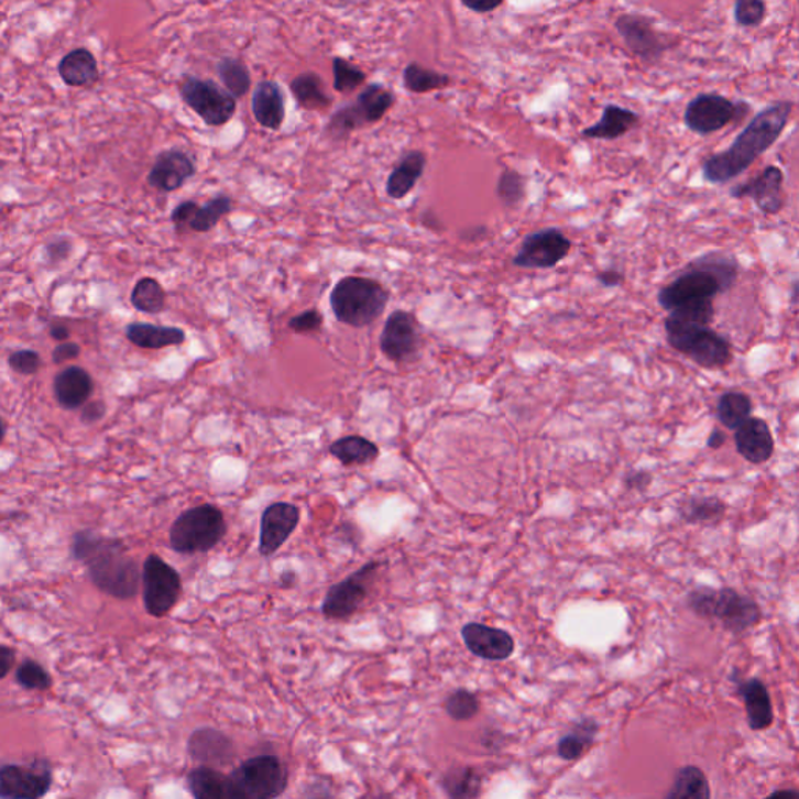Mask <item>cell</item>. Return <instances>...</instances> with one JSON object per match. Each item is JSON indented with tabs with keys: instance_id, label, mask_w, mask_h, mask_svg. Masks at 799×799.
I'll return each instance as SVG.
<instances>
[{
	"instance_id": "cell-37",
	"label": "cell",
	"mask_w": 799,
	"mask_h": 799,
	"mask_svg": "<svg viewBox=\"0 0 799 799\" xmlns=\"http://www.w3.org/2000/svg\"><path fill=\"white\" fill-rule=\"evenodd\" d=\"M596 731H599V724H596L595 720H582L559 741V757L569 762L580 759L582 754L588 752L590 745H592Z\"/></svg>"
},
{
	"instance_id": "cell-29",
	"label": "cell",
	"mask_w": 799,
	"mask_h": 799,
	"mask_svg": "<svg viewBox=\"0 0 799 799\" xmlns=\"http://www.w3.org/2000/svg\"><path fill=\"white\" fill-rule=\"evenodd\" d=\"M125 336L140 349L160 350L166 347L182 346L186 341L185 331L175 327H162L152 324L127 325Z\"/></svg>"
},
{
	"instance_id": "cell-42",
	"label": "cell",
	"mask_w": 799,
	"mask_h": 799,
	"mask_svg": "<svg viewBox=\"0 0 799 799\" xmlns=\"http://www.w3.org/2000/svg\"><path fill=\"white\" fill-rule=\"evenodd\" d=\"M496 196L506 208L521 207L526 199V178L517 171L506 169L500 175L496 183Z\"/></svg>"
},
{
	"instance_id": "cell-43",
	"label": "cell",
	"mask_w": 799,
	"mask_h": 799,
	"mask_svg": "<svg viewBox=\"0 0 799 799\" xmlns=\"http://www.w3.org/2000/svg\"><path fill=\"white\" fill-rule=\"evenodd\" d=\"M444 786L448 797L451 798H473L480 795V776L472 768H459L448 773Z\"/></svg>"
},
{
	"instance_id": "cell-13",
	"label": "cell",
	"mask_w": 799,
	"mask_h": 799,
	"mask_svg": "<svg viewBox=\"0 0 799 799\" xmlns=\"http://www.w3.org/2000/svg\"><path fill=\"white\" fill-rule=\"evenodd\" d=\"M54 782L47 760L30 764H3L0 768V798L39 799L46 797Z\"/></svg>"
},
{
	"instance_id": "cell-5",
	"label": "cell",
	"mask_w": 799,
	"mask_h": 799,
	"mask_svg": "<svg viewBox=\"0 0 799 799\" xmlns=\"http://www.w3.org/2000/svg\"><path fill=\"white\" fill-rule=\"evenodd\" d=\"M286 765L275 754H260L241 762L227 776V799H274L287 789Z\"/></svg>"
},
{
	"instance_id": "cell-23",
	"label": "cell",
	"mask_w": 799,
	"mask_h": 799,
	"mask_svg": "<svg viewBox=\"0 0 799 799\" xmlns=\"http://www.w3.org/2000/svg\"><path fill=\"white\" fill-rule=\"evenodd\" d=\"M734 440L741 457L753 464L767 462L775 451V439L770 427L759 417H749L745 424L735 429Z\"/></svg>"
},
{
	"instance_id": "cell-11",
	"label": "cell",
	"mask_w": 799,
	"mask_h": 799,
	"mask_svg": "<svg viewBox=\"0 0 799 799\" xmlns=\"http://www.w3.org/2000/svg\"><path fill=\"white\" fill-rule=\"evenodd\" d=\"M180 96L183 102L210 127L226 125L237 113V97L212 80L186 76L180 85Z\"/></svg>"
},
{
	"instance_id": "cell-56",
	"label": "cell",
	"mask_w": 799,
	"mask_h": 799,
	"mask_svg": "<svg viewBox=\"0 0 799 799\" xmlns=\"http://www.w3.org/2000/svg\"><path fill=\"white\" fill-rule=\"evenodd\" d=\"M51 333L52 339H55V341L63 342L66 341L67 338H69V328L66 327V325L63 324H52L51 325Z\"/></svg>"
},
{
	"instance_id": "cell-8",
	"label": "cell",
	"mask_w": 799,
	"mask_h": 799,
	"mask_svg": "<svg viewBox=\"0 0 799 799\" xmlns=\"http://www.w3.org/2000/svg\"><path fill=\"white\" fill-rule=\"evenodd\" d=\"M690 606L698 615L720 620L733 633L748 630L760 619L757 604L731 589L697 590L690 595Z\"/></svg>"
},
{
	"instance_id": "cell-28",
	"label": "cell",
	"mask_w": 799,
	"mask_h": 799,
	"mask_svg": "<svg viewBox=\"0 0 799 799\" xmlns=\"http://www.w3.org/2000/svg\"><path fill=\"white\" fill-rule=\"evenodd\" d=\"M58 74L73 88L95 85L100 77L97 59L86 47H77L66 54L59 62Z\"/></svg>"
},
{
	"instance_id": "cell-39",
	"label": "cell",
	"mask_w": 799,
	"mask_h": 799,
	"mask_svg": "<svg viewBox=\"0 0 799 799\" xmlns=\"http://www.w3.org/2000/svg\"><path fill=\"white\" fill-rule=\"evenodd\" d=\"M711 797L709 782L704 773L697 767H685L676 775L674 789L668 791L667 798L675 799H705Z\"/></svg>"
},
{
	"instance_id": "cell-40",
	"label": "cell",
	"mask_w": 799,
	"mask_h": 799,
	"mask_svg": "<svg viewBox=\"0 0 799 799\" xmlns=\"http://www.w3.org/2000/svg\"><path fill=\"white\" fill-rule=\"evenodd\" d=\"M218 74L222 84L226 85L227 91L231 96L244 97L250 91L252 78L248 66L237 58H222L218 63Z\"/></svg>"
},
{
	"instance_id": "cell-32",
	"label": "cell",
	"mask_w": 799,
	"mask_h": 799,
	"mask_svg": "<svg viewBox=\"0 0 799 799\" xmlns=\"http://www.w3.org/2000/svg\"><path fill=\"white\" fill-rule=\"evenodd\" d=\"M189 793L196 799H227V776L216 767L200 765L186 776Z\"/></svg>"
},
{
	"instance_id": "cell-47",
	"label": "cell",
	"mask_w": 799,
	"mask_h": 799,
	"mask_svg": "<svg viewBox=\"0 0 799 799\" xmlns=\"http://www.w3.org/2000/svg\"><path fill=\"white\" fill-rule=\"evenodd\" d=\"M767 14L765 0H735L734 20L741 28H759Z\"/></svg>"
},
{
	"instance_id": "cell-30",
	"label": "cell",
	"mask_w": 799,
	"mask_h": 799,
	"mask_svg": "<svg viewBox=\"0 0 799 799\" xmlns=\"http://www.w3.org/2000/svg\"><path fill=\"white\" fill-rule=\"evenodd\" d=\"M741 693L748 712L749 727L754 731L765 730L773 722V708L767 687L759 679H749L741 686Z\"/></svg>"
},
{
	"instance_id": "cell-46",
	"label": "cell",
	"mask_w": 799,
	"mask_h": 799,
	"mask_svg": "<svg viewBox=\"0 0 799 799\" xmlns=\"http://www.w3.org/2000/svg\"><path fill=\"white\" fill-rule=\"evenodd\" d=\"M446 712L450 719L457 720V722H466V720L478 715L480 701L469 690L459 689L447 698Z\"/></svg>"
},
{
	"instance_id": "cell-10",
	"label": "cell",
	"mask_w": 799,
	"mask_h": 799,
	"mask_svg": "<svg viewBox=\"0 0 799 799\" xmlns=\"http://www.w3.org/2000/svg\"><path fill=\"white\" fill-rule=\"evenodd\" d=\"M182 577L162 556L149 555L143 566V601L145 612L163 619L178 603L182 595Z\"/></svg>"
},
{
	"instance_id": "cell-2",
	"label": "cell",
	"mask_w": 799,
	"mask_h": 799,
	"mask_svg": "<svg viewBox=\"0 0 799 799\" xmlns=\"http://www.w3.org/2000/svg\"><path fill=\"white\" fill-rule=\"evenodd\" d=\"M791 110L793 103L790 100H779L754 116L726 151L714 153L705 160L701 167L704 180L711 185H723L749 169L779 140L789 124Z\"/></svg>"
},
{
	"instance_id": "cell-51",
	"label": "cell",
	"mask_w": 799,
	"mask_h": 799,
	"mask_svg": "<svg viewBox=\"0 0 799 799\" xmlns=\"http://www.w3.org/2000/svg\"><path fill=\"white\" fill-rule=\"evenodd\" d=\"M80 354V346L76 342L59 343L55 347L54 353H52V360L55 364H63V362L77 360Z\"/></svg>"
},
{
	"instance_id": "cell-20",
	"label": "cell",
	"mask_w": 799,
	"mask_h": 799,
	"mask_svg": "<svg viewBox=\"0 0 799 799\" xmlns=\"http://www.w3.org/2000/svg\"><path fill=\"white\" fill-rule=\"evenodd\" d=\"M188 754L190 759L210 767H226L237 757L234 743L229 735L215 727H199L189 735Z\"/></svg>"
},
{
	"instance_id": "cell-50",
	"label": "cell",
	"mask_w": 799,
	"mask_h": 799,
	"mask_svg": "<svg viewBox=\"0 0 799 799\" xmlns=\"http://www.w3.org/2000/svg\"><path fill=\"white\" fill-rule=\"evenodd\" d=\"M324 317L317 309H308V311L302 313V315L294 316L289 320L287 327L295 333H313V331L320 330L322 327Z\"/></svg>"
},
{
	"instance_id": "cell-57",
	"label": "cell",
	"mask_w": 799,
	"mask_h": 799,
	"mask_svg": "<svg viewBox=\"0 0 799 799\" xmlns=\"http://www.w3.org/2000/svg\"><path fill=\"white\" fill-rule=\"evenodd\" d=\"M724 442H726V436H724V433L720 431V429H714V431L711 433V436H709L708 447L712 448V450H716V448L723 447Z\"/></svg>"
},
{
	"instance_id": "cell-27",
	"label": "cell",
	"mask_w": 799,
	"mask_h": 799,
	"mask_svg": "<svg viewBox=\"0 0 799 799\" xmlns=\"http://www.w3.org/2000/svg\"><path fill=\"white\" fill-rule=\"evenodd\" d=\"M641 118L636 111L619 106L604 107L603 114L596 124L582 130V136L589 140L614 141L625 136L631 130L636 129Z\"/></svg>"
},
{
	"instance_id": "cell-36",
	"label": "cell",
	"mask_w": 799,
	"mask_h": 799,
	"mask_svg": "<svg viewBox=\"0 0 799 799\" xmlns=\"http://www.w3.org/2000/svg\"><path fill=\"white\" fill-rule=\"evenodd\" d=\"M451 84L448 74L438 73L435 69L420 66L419 63H409L403 70V85L414 95H427V92L439 91Z\"/></svg>"
},
{
	"instance_id": "cell-58",
	"label": "cell",
	"mask_w": 799,
	"mask_h": 799,
	"mask_svg": "<svg viewBox=\"0 0 799 799\" xmlns=\"http://www.w3.org/2000/svg\"><path fill=\"white\" fill-rule=\"evenodd\" d=\"M280 585L285 589L294 588L295 582H297V574H295V571H283L282 574H280Z\"/></svg>"
},
{
	"instance_id": "cell-3",
	"label": "cell",
	"mask_w": 799,
	"mask_h": 799,
	"mask_svg": "<svg viewBox=\"0 0 799 799\" xmlns=\"http://www.w3.org/2000/svg\"><path fill=\"white\" fill-rule=\"evenodd\" d=\"M738 264L735 258L723 253H709L697 258L682 274L657 294L660 308L666 311L697 300H714L737 282Z\"/></svg>"
},
{
	"instance_id": "cell-31",
	"label": "cell",
	"mask_w": 799,
	"mask_h": 799,
	"mask_svg": "<svg viewBox=\"0 0 799 799\" xmlns=\"http://www.w3.org/2000/svg\"><path fill=\"white\" fill-rule=\"evenodd\" d=\"M330 453L342 466H365L380 457V448L372 440L353 435L335 440L330 446Z\"/></svg>"
},
{
	"instance_id": "cell-52",
	"label": "cell",
	"mask_w": 799,
	"mask_h": 799,
	"mask_svg": "<svg viewBox=\"0 0 799 799\" xmlns=\"http://www.w3.org/2000/svg\"><path fill=\"white\" fill-rule=\"evenodd\" d=\"M461 2L466 9L473 11V13L485 14L500 9L505 0H461Z\"/></svg>"
},
{
	"instance_id": "cell-12",
	"label": "cell",
	"mask_w": 799,
	"mask_h": 799,
	"mask_svg": "<svg viewBox=\"0 0 799 799\" xmlns=\"http://www.w3.org/2000/svg\"><path fill=\"white\" fill-rule=\"evenodd\" d=\"M379 562H369L360 570L354 571L346 580L331 585L325 595L322 614L328 620H346L352 617L360 610L369 595L371 582L379 570Z\"/></svg>"
},
{
	"instance_id": "cell-49",
	"label": "cell",
	"mask_w": 799,
	"mask_h": 799,
	"mask_svg": "<svg viewBox=\"0 0 799 799\" xmlns=\"http://www.w3.org/2000/svg\"><path fill=\"white\" fill-rule=\"evenodd\" d=\"M723 510L722 503L708 499L690 503L689 507L685 511V515L690 522L712 521V518L722 515Z\"/></svg>"
},
{
	"instance_id": "cell-1",
	"label": "cell",
	"mask_w": 799,
	"mask_h": 799,
	"mask_svg": "<svg viewBox=\"0 0 799 799\" xmlns=\"http://www.w3.org/2000/svg\"><path fill=\"white\" fill-rule=\"evenodd\" d=\"M70 556L85 563L89 581L108 596L132 600L143 588V570L127 552L124 540L81 529L70 540Z\"/></svg>"
},
{
	"instance_id": "cell-9",
	"label": "cell",
	"mask_w": 799,
	"mask_h": 799,
	"mask_svg": "<svg viewBox=\"0 0 799 799\" xmlns=\"http://www.w3.org/2000/svg\"><path fill=\"white\" fill-rule=\"evenodd\" d=\"M752 111L745 100L734 102L730 97L704 92L687 103L685 124L690 132L708 136L720 132L724 127L741 122Z\"/></svg>"
},
{
	"instance_id": "cell-54",
	"label": "cell",
	"mask_w": 799,
	"mask_h": 799,
	"mask_svg": "<svg viewBox=\"0 0 799 799\" xmlns=\"http://www.w3.org/2000/svg\"><path fill=\"white\" fill-rule=\"evenodd\" d=\"M596 280H599L601 286L617 287L622 285L625 276H623L622 272L615 271V269H604L603 272L596 275Z\"/></svg>"
},
{
	"instance_id": "cell-55",
	"label": "cell",
	"mask_w": 799,
	"mask_h": 799,
	"mask_svg": "<svg viewBox=\"0 0 799 799\" xmlns=\"http://www.w3.org/2000/svg\"><path fill=\"white\" fill-rule=\"evenodd\" d=\"M103 416H106V405L103 403H89L81 413V420L85 424H95V422L102 419Z\"/></svg>"
},
{
	"instance_id": "cell-48",
	"label": "cell",
	"mask_w": 799,
	"mask_h": 799,
	"mask_svg": "<svg viewBox=\"0 0 799 799\" xmlns=\"http://www.w3.org/2000/svg\"><path fill=\"white\" fill-rule=\"evenodd\" d=\"M10 368L20 375H35L40 371L41 357L35 350H18L11 353L9 358Z\"/></svg>"
},
{
	"instance_id": "cell-33",
	"label": "cell",
	"mask_w": 799,
	"mask_h": 799,
	"mask_svg": "<svg viewBox=\"0 0 799 799\" xmlns=\"http://www.w3.org/2000/svg\"><path fill=\"white\" fill-rule=\"evenodd\" d=\"M291 91L298 106L305 110H327L333 99L325 92L322 78L316 73L300 74L291 84Z\"/></svg>"
},
{
	"instance_id": "cell-25",
	"label": "cell",
	"mask_w": 799,
	"mask_h": 799,
	"mask_svg": "<svg viewBox=\"0 0 799 799\" xmlns=\"http://www.w3.org/2000/svg\"><path fill=\"white\" fill-rule=\"evenodd\" d=\"M252 111L258 124L264 129L280 130L286 116L282 86L272 80L260 81L253 91Z\"/></svg>"
},
{
	"instance_id": "cell-53",
	"label": "cell",
	"mask_w": 799,
	"mask_h": 799,
	"mask_svg": "<svg viewBox=\"0 0 799 799\" xmlns=\"http://www.w3.org/2000/svg\"><path fill=\"white\" fill-rule=\"evenodd\" d=\"M14 657H17V653L13 648L7 647V645L0 647V678L6 679L10 675Z\"/></svg>"
},
{
	"instance_id": "cell-24",
	"label": "cell",
	"mask_w": 799,
	"mask_h": 799,
	"mask_svg": "<svg viewBox=\"0 0 799 799\" xmlns=\"http://www.w3.org/2000/svg\"><path fill=\"white\" fill-rule=\"evenodd\" d=\"M95 392L91 375L78 365L63 369L54 380V395L63 409L74 411L85 406Z\"/></svg>"
},
{
	"instance_id": "cell-17",
	"label": "cell",
	"mask_w": 799,
	"mask_h": 799,
	"mask_svg": "<svg viewBox=\"0 0 799 799\" xmlns=\"http://www.w3.org/2000/svg\"><path fill=\"white\" fill-rule=\"evenodd\" d=\"M300 524V510L293 503L276 502L269 505L261 514L260 544L261 556L275 555L293 536Z\"/></svg>"
},
{
	"instance_id": "cell-19",
	"label": "cell",
	"mask_w": 799,
	"mask_h": 799,
	"mask_svg": "<svg viewBox=\"0 0 799 799\" xmlns=\"http://www.w3.org/2000/svg\"><path fill=\"white\" fill-rule=\"evenodd\" d=\"M461 636L467 649L485 660L510 659L515 649V642L510 633L483 623H467L461 630Z\"/></svg>"
},
{
	"instance_id": "cell-41",
	"label": "cell",
	"mask_w": 799,
	"mask_h": 799,
	"mask_svg": "<svg viewBox=\"0 0 799 799\" xmlns=\"http://www.w3.org/2000/svg\"><path fill=\"white\" fill-rule=\"evenodd\" d=\"M668 313H670L666 319L668 322L709 327L715 317L714 300L690 302Z\"/></svg>"
},
{
	"instance_id": "cell-22",
	"label": "cell",
	"mask_w": 799,
	"mask_h": 799,
	"mask_svg": "<svg viewBox=\"0 0 799 799\" xmlns=\"http://www.w3.org/2000/svg\"><path fill=\"white\" fill-rule=\"evenodd\" d=\"M197 167L188 153L171 149L162 152L153 163L147 175L149 185L162 193L180 189L190 177L196 175Z\"/></svg>"
},
{
	"instance_id": "cell-4",
	"label": "cell",
	"mask_w": 799,
	"mask_h": 799,
	"mask_svg": "<svg viewBox=\"0 0 799 799\" xmlns=\"http://www.w3.org/2000/svg\"><path fill=\"white\" fill-rule=\"evenodd\" d=\"M390 298V291L376 280L346 276L331 291L330 305L338 322L362 328L380 319Z\"/></svg>"
},
{
	"instance_id": "cell-26",
	"label": "cell",
	"mask_w": 799,
	"mask_h": 799,
	"mask_svg": "<svg viewBox=\"0 0 799 799\" xmlns=\"http://www.w3.org/2000/svg\"><path fill=\"white\" fill-rule=\"evenodd\" d=\"M425 167H427V155L424 152L411 151L406 153L387 177V196L394 200H402L409 196L411 190L416 188L417 182L424 175Z\"/></svg>"
},
{
	"instance_id": "cell-6",
	"label": "cell",
	"mask_w": 799,
	"mask_h": 799,
	"mask_svg": "<svg viewBox=\"0 0 799 799\" xmlns=\"http://www.w3.org/2000/svg\"><path fill=\"white\" fill-rule=\"evenodd\" d=\"M227 534L222 511L215 505L190 507L175 518L171 526L169 544L178 555H205L218 547Z\"/></svg>"
},
{
	"instance_id": "cell-59",
	"label": "cell",
	"mask_w": 799,
	"mask_h": 799,
	"mask_svg": "<svg viewBox=\"0 0 799 799\" xmlns=\"http://www.w3.org/2000/svg\"><path fill=\"white\" fill-rule=\"evenodd\" d=\"M791 795H795V797H799V791H776V793H773L771 797H791Z\"/></svg>"
},
{
	"instance_id": "cell-45",
	"label": "cell",
	"mask_w": 799,
	"mask_h": 799,
	"mask_svg": "<svg viewBox=\"0 0 799 799\" xmlns=\"http://www.w3.org/2000/svg\"><path fill=\"white\" fill-rule=\"evenodd\" d=\"M333 88L338 92H352L368 80L364 70L339 57L333 58Z\"/></svg>"
},
{
	"instance_id": "cell-18",
	"label": "cell",
	"mask_w": 799,
	"mask_h": 799,
	"mask_svg": "<svg viewBox=\"0 0 799 799\" xmlns=\"http://www.w3.org/2000/svg\"><path fill=\"white\" fill-rule=\"evenodd\" d=\"M731 197H734V199H753L756 207L764 215H778L786 205L784 172L778 166H767L752 180L735 185L731 189Z\"/></svg>"
},
{
	"instance_id": "cell-34",
	"label": "cell",
	"mask_w": 799,
	"mask_h": 799,
	"mask_svg": "<svg viewBox=\"0 0 799 799\" xmlns=\"http://www.w3.org/2000/svg\"><path fill=\"white\" fill-rule=\"evenodd\" d=\"M395 96L390 89L379 84L365 86L360 96H358L357 106L365 125L376 124L386 116L387 111L394 107Z\"/></svg>"
},
{
	"instance_id": "cell-35",
	"label": "cell",
	"mask_w": 799,
	"mask_h": 799,
	"mask_svg": "<svg viewBox=\"0 0 799 799\" xmlns=\"http://www.w3.org/2000/svg\"><path fill=\"white\" fill-rule=\"evenodd\" d=\"M753 402L748 395L738 391H727L719 398L716 417L727 429H737L752 417Z\"/></svg>"
},
{
	"instance_id": "cell-21",
	"label": "cell",
	"mask_w": 799,
	"mask_h": 799,
	"mask_svg": "<svg viewBox=\"0 0 799 799\" xmlns=\"http://www.w3.org/2000/svg\"><path fill=\"white\" fill-rule=\"evenodd\" d=\"M231 211V199L227 196H218L200 207L197 201H182L172 211V222L178 231L193 230L196 233H207L218 226L219 220Z\"/></svg>"
},
{
	"instance_id": "cell-38",
	"label": "cell",
	"mask_w": 799,
	"mask_h": 799,
	"mask_svg": "<svg viewBox=\"0 0 799 799\" xmlns=\"http://www.w3.org/2000/svg\"><path fill=\"white\" fill-rule=\"evenodd\" d=\"M130 300L134 309L145 313V315H158L166 308V293L163 286L151 276L141 278L134 285Z\"/></svg>"
},
{
	"instance_id": "cell-14",
	"label": "cell",
	"mask_w": 799,
	"mask_h": 799,
	"mask_svg": "<svg viewBox=\"0 0 799 799\" xmlns=\"http://www.w3.org/2000/svg\"><path fill=\"white\" fill-rule=\"evenodd\" d=\"M573 248L569 238L559 229H544L529 233L522 241L513 258L515 267L551 269L562 263Z\"/></svg>"
},
{
	"instance_id": "cell-7",
	"label": "cell",
	"mask_w": 799,
	"mask_h": 799,
	"mask_svg": "<svg viewBox=\"0 0 799 799\" xmlns=\"http://www.w3.org/2000/svg\"><path fill=\"white\" fill-rule=\"evenodd\" d=\"M667 341L676 352L686 354L700 368L715 371L724 369L733 361V349L724 336L709 327L664 322Z\"/></svg>"
},
{
	"instance_id": "cell-16",
	"label": "cell",
	"mask_w": 799,
	"mask_h": 799,
	"mask_svg": "<svg viewBox=\"0 0 799 799\" xmlns=\"http://www.w3.org/2000/svg\"><path fill=\"white\" fill-rule=\"evenodd\" d=\"M615 29L625 41L626 47L642 62H659L670 47L653 22L641 14H622L615 21Z\"/></svg>"
},
{
	"instance_id": "cell-44",
	"label": "cell",
	"mask_w": 799,
	"mask_h": 799,
	"mask_svg": "<svg viewBox=\"0 0 799 799\" xmlns=\"http://www.w3.org/2000/svg\"><path fill=\"white\" fill-rule=\"evenodd\" d=\"M14 681L22 689L30 690V692L32 690L44 692V690L51 689L52 686V678L46 668L33 659L22 660L17 671H14Z\"/></svg>"
},
{
	"instance_id": "cell-15",
	"label": "cell",
	"mask_w": 799,
	"mask_h": 799,
	"mask_svg": "<svg viewBox=\"0 0 799 799\" xmlns=\"http://www.w3.org/2000/svg\"><path fill=\"white\" fill-rule=\"evenodd\" d=\"M420 330L416 317L397 309L387 317L380 336V349L392 362L413 360L419 352Z\"/></svg>"
}]
</instances>
